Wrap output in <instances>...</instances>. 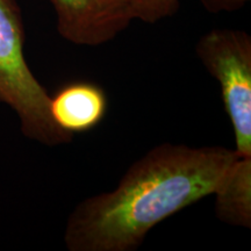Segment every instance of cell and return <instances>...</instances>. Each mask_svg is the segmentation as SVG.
Instances as JSON below:
<instances>
[{
    "label": "cell",
    "mask_w": 251,
    "mask_h": 251,
    "mask_svg": "<svg viewBox=\"0 0 251 251\" xmlns=\"http://www.w3.org/2000/svg\"><path fill=\"white\" fill-rule=\"evenodd\" d=\"M199 61L218 81L231 124L235 151L251 157V37L238 29H213L196 47Z\"/></svg>",
    "instance_id": "3957f363"
},
{
    "label": "cell",
    "mask_w": 251,
    "mask_h": 251,
    "mask_svg": "<svg viewBox=\"0 0 251 251\" xmlns=\"http://www.w3.org/2000/svg\"><path fill=\"white\" fill-rule=\"evenodd\" d=\"M57 31L76 46L97 47L114 40L134 20L129 0H50Z\"/></svg>",
    "instance_id": "277c9868"
},
{
    "label": "cell",
    "mask_w": 251,
    "mask_h": 251,
    "mask_svg": "<svg viewBox=\"0 0 251 251\" xmlns=\"http://www.w3.org/2000/svg\"><path fill=\"white\" fill-rule=\"evenodd\" d=\"M134 20L156 24L174 15L179 7V0H129Z\"/></svg>",
    "instance_id": "52a82bcc"
},
{
    "label": "cell",
    "mask_w": 251,
    "mask_h": 251,
    "mask_svg": "<svg viewBox=\"0 0 251 251\" xmlns=\"http://www.w3.org/2000/svg\"><path fill=\"white\" fill-rule=\"evenodd\" d=\"M108 109L106 92L91 81H72L49 98L50 117L65 134L86 133L100 125Z\"/></svg>",
    "instance_id": "5b68a950"
},
{
    "label": "cell",
    "mask_w": 251,
    "mask_h": 251,
    "mask_svg": "<svg viewBox=\"0 0 251 251\" xmlns=\"http://www.w3.org/2000/svg\"><path fill=\"white\" fill-rule=\"evenodd\" d=\"M213 196L220 221L234 227L251 228V157L237 155Z\"/></svg>",
    "instance_id": "8992f818"
},
{
    "label": "cell",
    "mask_w": 251,
    "mask_h": 251,
    "mask_svg": "<svg viewBox=\"0 0 251 251\" xmlns=\"http://www.w3.org/2000/svg\"><path fill=\"white\" fill-rule=\"evenodd\" d=\"M207 11L211 13L234 12L242 8L250 0H200Z\"/></svg>",
    "instance_id": "ba28073f"
},
{
    "label": "cell",
    "mask_w": 251,
    "mask_h": 251,
    "mask_svg": "<svg viewBox=\"0 0 251 251\" xmlns=\"http://www.w3.org/2000/svg\"><path fill=\"white\" fill-rule=\"evenodd\" d=\"M237 158L235 149L161 143L133 163L108 192L72 209L69 251H134L153 227L213 196Z\"/></svg>",
    "instance_id": "6da1fadb"
},
{
    "label": "cell",
    "mask_w": 251,
    "mask_h": 251,
    "mask_svg": "<svg viewBox=\"0 0 251 251\" xmlns=\"http://www.w3.org/2000/svg\"><path fill=\"white\" fill-rule=\"evenodd\" d=\"M50 94L25 57V29L15 0H0V102L15 112L21 131L48 147L70 143L50 117Z\"/></svg>",
    "instance_id": "7a4b0ae2"
}]
</instances>
